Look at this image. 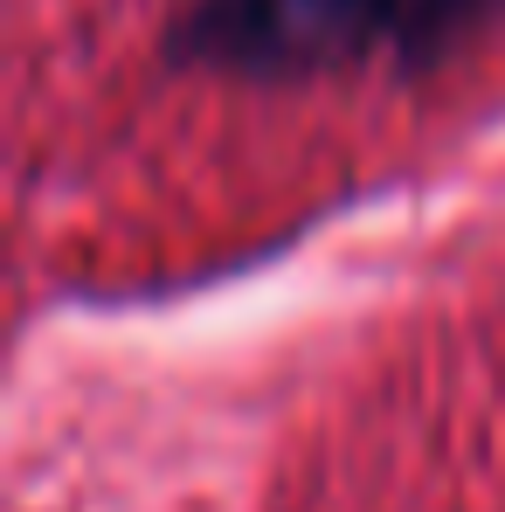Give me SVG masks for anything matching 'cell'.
Masks as SVG:
<instances>
[{
	"label": "cell",
	"instance_id": "1",
	"mask_svg": "<svg viewBox=\"0 0 505 512\" xmlns=\"http://www.w3.org/2000/svg\"><path fill=\"white\" fill-rule=\"evenodd\" d=\"M505 0H187L167 63L229 84H298L360 63H443Z\"/></svg>",
	"mask_w": 505,
	"mask_h": 512
}]
</instances>
